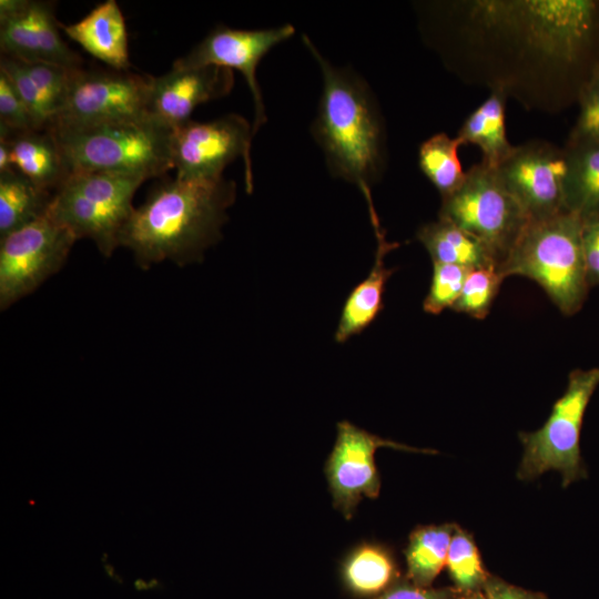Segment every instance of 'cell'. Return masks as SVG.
Listing matches in <instances>:
<instances>
[{
	"label": "cell",
	"mask_w": 599,
	"mask_h": 599,
	"mask_svg": "<svg viewBox=\"0 0 599 599\" xmlns=\"http://www.w3.org/2000/svg\"><path fill=\"white\" fill-rule=\"evenodd\" d=\"M443 48L470 81L530 108L577 103L599 69V0L443 2Z\"/></svg>",
	"instance_id": "1"
},
{
	"label": "cell",
	"mask_w": 599,
	"mask_h": 599,
	"mask_svg": "<svg viewBox=\"0 0 599 599\" xmlns=\"http://www.w3.org/2000/svg\"><path fill=\"white\" fill-rule=\"evenodd\" d=\"M235 199L236 184L224 176L166 179L134 207L119 245L129 248L143 270L162 261L180 266L200 262L205 250L221 238Z\"/></svg>",
	"instance_id": "2"
},
{
	"label": "cell",
	"mask_w": 599,
	"mask_h": 599,
	"mask_svg": "<svg viewBox=\"0 0 599 599\" xmlns=\"http://www.w3.org/2000/svg\"><path fill=\"white\" fill-rule=\"evenodd\" d=\"M303 43L323 80L311 132L332 176L356 185L367 204L385 167V126L367 82L353 69L334 65L307 34Z\"/></svg>",
	"instance_id": "3"
},
{
	"label": "cell",
	"mask_w": 599,
	"mask_h": 599,
	"mask_svg": "<svg viewBox=\"0 0 599 599\" xmlns=\"http://www.w3.org/2000/svg\"><path fill=\"white\" fill-rule=\"evenodd\" d=\"M48 128L61 149L69 175L120 172L151 179L173 169L172 129L153 119Z\"/></svg>",
	"instance_id": "4"
},
{
	"label": "cell",
	"mask_w": 599,
	"mask_h": 599,
	"mask_svg": "<svg viewBox=\"0 0 599 599\" xmlns=\"http://www.w3.org/2000/svg\"><path fill=\"white\" fill-rule=\"evenodd\" d=\"M499 272L535 281L566 316L580 311L590 290L582 221L567 211L529 222Z\"/></svg>",
	"instance_id": "5"
},
{
	"label": "cell",
	"mask_w": 599,
	"mask_h": 599,
	"mask_svg": "<svg viewBox=\"0 0 599 599\" xmlns=\"http://www.w3.org/2000/svg\"><path fill=\"white\" fill-rule=\"evenodd\" d=\"M146 180L120 172L72 174L53 193L47 215L77 240L93 241L109 257L120 246L121 233L134 211V193Z\"/></svg>",
	"instance_id": "6"
},
{
	"label": "cell",
	"mask_w": 599,
	"mask_h": 599,
	"mask_svg": "<svg viewBox=\"0 0 599 599\" xmlns=\"http://www.w3.org/2000/svg\"><path fill=\"white\" fill-rule=\"evenodd\" d=\"M599 386V368L573 369L565 393L554 404L545 424L520 433L524 455L517 477L535 479L548 470L561 474L562 486L587 477L580 454V432L587 406Z\"/></svg>",
	"instance_id": "7"
},
{
	"label": "cell",
	"mask_w": 599,
	"mask_h": 599,
	"mask_svg": "<svg viewBox=\"0 0 599 599\" xmlns=\"http://www.w3.org/2000/svg\"><path fill=\"white\" fill-rule=\"evenodd\" d=\"M438 217L483 243L498 270L530 222L495 169L483 162L466 171L464 183L441 199Z\"/></svg>",
	"instance_id": "8"
},
{
	"label": "cell",
	"mask_w": 599,
	"mask_h": 599,
	"mask_svg": "<svg viewBox=\"0 0 599 599\" xmlns=\"http://www.w3.org/2000/svg\"><path fill=\"white\" fill-rule=\"evenodd\" d=\"M153 75L118 70L74 69L63 102L48 126L91 125L152 119Z\"/></svg>",
	"instance_id": "9"
},
{
	"label": "cell",
	"mask_w": 599,
	"mask_h": 599,
	"mask_svg": "<svg viewBox=\"0 0 599 599\" xmlns=\"http://www.w3.org/2000/svg\"><path fill=\"white\" fill-rule=\"evenodd\" d=\"M254 138L250 122L229 113L209 122L192 119L172 129L171 159L180 180H215L224 169L241 158L247 193L254 189L251 146Z\"/></svg>",
	"instance_id": "10"
},
{
	"label": "cell",
	"mask_w": 599,
	"mask_h": 599,
	"mask_svg": "<svg viewBox=\"0 0 599 599\" xmlns=\"http://www.w3.org/2000/svg\"><path fill=\"white\" fill-rule=\"evenodd\" d=\"M75 241L48 215L0 237V308L7 309L58 273Z\"/></svg>",
	"instance_id": "11"
},
{
	"label": "cell",
	"mask_w": 599,
	"mask_h": 599,
	"mask_svg": "<svg viewBox=\"0 0 599 599\" xmlns=\"http://www.w3.org/2000/svg\"><path fill=\"white\" fill-rule=\"evenodd\" d=\"M295 33V28L282 24L267 29H232L217 26L173 67L199 68L216 65L240 71L251 91L254 105L253 134L267 121L263 94L256 78L260 61L277 44Z\"/></svg>",
	"instance_id": "12"
},
{
	"label": "cell",
	"mask_w": 599,
	"mask_h": 599,
	"mask_svg": "<svg viewBox=\"0 0 599 599\" xmlns=\"http://www.w3.org/2000/svg\"><path fill=\"white\" fill-rule=\"evenodd\" d=\"M566 152L546 141H529L514 148L496 174L520 204L530 222L565 212Z\"/></svg>",
	"instance_id": "13"
},
{
	"label": "cell",
	"mask_w": 599,
	"mask_h": 599,
	"mask_svg": "<svg viewBox=\"0 0 599 599\" xmlns=\"http://www.w3.org/2000/svg\"><path fill=\"white\" fill-rule=\"evenodd\" d=\"M379 447L436 453L384 439L347 420L339 422L335 445L325 464V475L334 506L346 519L353 517L364 497L376 498L379 494L380 478L374 457Z\"/></svg>",
	"instance_id": "14"
},
{
	"label": "cell",
	"mask_w": 599,
	"mask_h": 599,
	"mask_svg": "<svg viewBox=\"0 0 599 599\" xmlns=\"http://www.w3.org/2000/svg\"><path fill=\"white\" fill-rule=\"evenodd\" d=\"M54 3L40 0L0 1V51L26 62L69 69L83 67L81 57L61 37Z\"/></svg>",
	"instance_id": "15"
},
{
	"label": "cell",
	"mask_w": 599,
	"mask_h": 599,
	"mask_svg": "<svg viewBox=\"0 0 599 599\" xmlns=\"http://www.w3.org/2000/svg\"><path fill=\"white\" fill-rule=\"evenodd\" d=\"M233 85V70L227 68L172 67L166 73L153 77L150 115L162 125L173 129L191 120L197 105L227 95Z\"/></svg>",
	"instance_id": "16"
},
{
	"label": "cell",
	"mask_w": 599,
	"mask_h": 599,
	"mask_svg": "<svg viewBox=\"0 0 599 599\" xmlns=\"http://www.w3.org/2000/svg\"><path fill=\"white\" fill-rule=\"evenodd\" d=\"M369 220L377 241L374 264L368 275L352 290L343 305L335 331L337 343L347 342L374 322L384 307L385 286L395 271L394 267H386L385 256L396 248L398 243H390L386 240L377 214L370 215Z\"/></svg>",
	"instance_id": "17"
},
{
	"label": "cell",
	"mask_w": 599,
	"mask_h": 599,
	"mask_svg": "<svg viewBox=\"0 0 599 599\" xmlns=\"http://www.w3.org/2000/svg\"><path fill=\"white\" fill-rule=\"evenodd\" d=\"M14 170L39 189L53 194L70 176L61 149L49 128L11 131L0 126Z\"/></svg>",
	"instance_id": "18"
},
{
	"label": "cell",
	"mask_w": 599,
	"mask_h": 599,
	"mask_svg": "<svg viewBox=\"0 0 599 599\" xmlns=\"http://www.w3.org/2000/svg\"><path fill=\"white\" fill-rule=\"evenodd\" d=\"M61 30L111 69L130 70L125 20L116 1L100 3L78 22L61 24Z\"/></svg>",
	"instance_id": "19"
},
{
	"label": "cell",
	"mask_w": 599,
	"mask_h": 599,
	"mask_svg": "<svg viewBox=\"0 0 599 599\" xmlns=\"http://www.w3.org/2000/svg\"><path fill=\"white\" fill-rule=\"evenodd\" d=\"M565 210L582 222L599 217V142L566 144Z\"/></svg>",
	"instance_id": "20"
},
{
	"label": "cell",
	"mask_w": 599,
	"mask_h": 599,
	"mask_svg": "<svg viewBox=\"0 0 599 599\" xmlns=\"http://www.w3.org/2000/svg\"><path fill=\"white\" fill-rule=\"evenodd\" d=\"M507 98L504 91L491 90L489 97L466 118L456 136L461 145H477L483 154L481 162L493 169L515 148L506 132Z\"/></svg>",
	"instance_id": "21"
},
{
	"label": "cell",
	"mask_w": 599,
	"mask_h": 599,
	"mask_svg": "<svg viewBox=\"0 0 599 599\" xmlns=\"http://www.w3.org/2000/svg\"><path fill=\"white\" fill-rule=\"evenodd\" d=\"M416 238L426 248L433 263L455 264L468 270L497 267L483 243L447 220L438 217L437 221L422 225L416 232Z\"/></svg>",
	"instance_id": "22"
},
{
	"label": "cell",
	"mask_w": 599,
	"mask_h": 599,
	"mask_svg": "<svg viewBox=\"0 0 599 599\" xmlns=\"http://www.w3.org/2000/svg\"><path fill=\"white\" fill-rule=\"evenodd\" d=\"M342 578L345 587L356 596H379L398 580V570L388 548L364 542L345 557Z\"/></svg>",
	"instance_id": "23"
},
{
	"label": "cell",
	"mask_w": 599,
	"mask_h": 599,
	"mask_svg": "<svg viewBox=\"0 0 599 599\" xmlns=\"http://www.w3.org/2000/svg\"><path fill=\"white\" fill-rule=\"evenodd\" d=\"M52 196L17 170L0 173V237L45 216Z\"/></svg>",
	"instance_id": "24"
},
{
	"label": "cell",
	"mask_w": 599,
	"mask_h": 599,
	"mask_svg": "<svg viewBox=\"0 0 599 599\" xmlns=\"http://www.w3.org/2000/svg\"><path fill=\"white\" fill-rule=\"evenodd\" d=\"M456 524L422 526L409 536L405 550L408 579L429 587L447 561Z\"/></svg>",
	"instance_id": "25"
},
{
	"label": "cell",
	"mask_w": 599,
	"mask_h": 599,
	"mask_svg": "<svg viewBox=\"0 0 599 599\" xmlns=\"http://www.w3.org/2000/svg\"><path fill=\"white\" fill-rule=\"evenodd\" d=\"M459 140L437 133L425 140L418 151L424 175L440 193L441 199L454 193L465 181L466 172L458 158Z\"/></svg>",
	"instance_id": "26"
},
{
	"label": "cell",
	"mask_w": 599,
	"mask_h": 599,
	"mask_svg": "<svg viewBox=\"0 0 599 599\" xmlns=\"http://www.w3.org/2000/svg\"><path fill=\"white\" fill-rule=\"evenodd\" d=\"M446 566L459 593L483 591L489 575L483 566L474 538L459 526L454 531Z\"/></svg>",
	"instance_id": "27"
},
{
	"label": "cell",
	"mask_w": 599,
	"mask_h": 599,
	"mask_svg": "<svg viewBox=\"0 0 599 599\" xmlns=\"http://www.w3.org/2000/svg\"><path fill=\"white\" fill-rule=\"evenodd\" d=\"M504 280L496 266L470 270L453 309L484 319L489 314Z\"/></svg>",
	"instance_id": "28"
},
{
	"label": "cell",
	"mask_w": 599,
	"mask_h": 599,
	"mask_svg": "<svg viewBox=\"0 0 599 599\" xmlns=\"http://www.w3.org/2000/svg\"><path fill=\"white\" fill-rule=\"evenodd\" d=\"M469 271L455 264L433 263L430 285L423 302L424 312L438 315L446 308H454Z\"/></svg>",
	"instance_id": "29"
},
{
	"label": "cell",
	"mask_w": 599,
	"mask_h": 599,
	"mask_svg": "<svg viewBox=\"0 0 599 599\" xmlns=\"http://www.w3.org/2000/svg\"><path fill=\"white\" fill-rule=\"evenodd\" d=\"M22 63L41 94L50 124L63 102L74 69L45 62L22 61Z\"/></svg>",
	"instance_id": "30"
},
{
	"label": "cell",
	"mask_w": 599,
	"mask_h": 599,
	"mask_svg": "<svg viewBox=\"0 0 599 599\" xmlns=\"http://www.w3.org/2000/svg\"><path fill=\"white\" fill-rule=\"evenodd\" d=\"M577 104L579 112L567 144L599 142V69L582 87Z\"/></svg>",
	"instance_id": "31"
},
{
	"label": "cell",
	"mask_w": 599,
	"mask_h": 599,
	"mask_svg": "<svg viewBox=\"0 0 599 599\" xmlns=\"http://www.w3.org/2000/svg\"><path fill=\"white\" fill-rule=\"evenodd\" d=\"M0 71L10 80L31 113L37 126L39 129L47 128L50 122L48 111L39 90L26 71L22 61L8 55H1Z\"/></svg>",
	"instance_id": "32"
},
{
	"label": "cell",
	"mask_w": 599,
	"mask_h": 599,
	"mask_svg": "<svg viewBox=\"0 0 599 599\" xmlns=\"http://www.w3.org/2000/svg\"><path fill=\"white\" fill-rule=\"evenodd\" d=\"M0 126L11 131L39 129L11 84L7 75L0 71Z\"/></svg>",
	"instance_id": "33"
},
{
	"label": "cell",
	"mask_w": 599,
	"mask_h": 599,
	"mask_svg": "<svg viewBox=\"0 0 599 599\" xmlns=\"http://www.w3.org/2000/svg\"><path fill=\"white\" fill-rule=\"evenodd\" d=\"M457 593L459 592L456 589L419 587L409 579H398L375 599H456Z\"/></svg>",
	"instance_id": "34"
},
{
	"label": "cell",
	"mask_w": 599,
	"mask_h": 599,
	"mask_svg": "<svg viewBox=\"0 0 599 599\" xmlns=\"http://www.w3.org/2000/svg\"><path fill=\"white\" fill-rule=\"evenodd\" d=\"M582 248L589 286H599V217L582 222Z\"/></svg>",
	"instance_id": "35"
},
{
	"label": "cell",
	"mask_w": 599,
	"mask_h": 599,
	"mask_svg": "<svg viewBox=\"0 0 599 599\" xmlns=\"http://www.w3.org/2000/svg\"><path fill=\"white\" fill-rule=\"evenodd\" d=\"M483 592L486 599H548L540 592H534L489 575Z\"/></svg>",
	"instance_id": "36"
},
{
	"label": "cell",
	"mask_w": 599,
	"mask_h": 599,
	"mask_svg": "<svg viewBox=\"0 0 599 599\" xmlns=\"http://www.w3.org/2000/svg\"><path fill=\"white\" fill-rule=\"evenodd\" d=\"M14 170L11 163L10 149L6 140L0 139V173Z\"/></svg>",
	"instance_id": "37"
},
{
	"label": "cell",
	"mask_w": 599,
	"mask_h": 599,
	"mask_svg": "<svg viewBox=\"0 0 599 599\" xmlns=\"http://www.w3.org/2000/svg\"><path fill=\"white\" fill-rule=\"evenodd\" d=\"M461 595L463 596L459 599H486L483 591L473 592V593H461Z\"/></svg>",
	"instance_id": "38"
}]
</instances>
